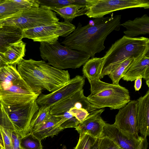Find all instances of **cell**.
Returning <instances> with one entry per match:
<instances>
[{
  "mask_svg": "<svg viewBox=\"0 0 149 149\" xmlns=\"http://www.w3.org/2000/svg\"><path fill=\"white\" fill-rule=\"evenodd\" d=\"M88 81L91 93L87 98L98 109L109 107L111 110L120 109L131 101L128 90L119 85L109 84L100 79Z\"/></svg>",
  "mask_w": 149,
  "mask_h": 149,
  "instance_id": "5",
  "label": "cell"
},
{
  "mask_svg": "<svg viewBox=\"0 0 149 149\" xmlns=\"http://www.w3.org/2000/svg\"><path fill=\"white\" fill-rule=\"evenodd\" d=\"M136 8L148 9L149 0H93L85 15L90 18H100L118 10Z\"/></svg>",
  "mask_w": 149,
  "mask_h": 149,
  "instance_id": "11",
  "label": "cell"
},
{
  "mask_svg": "<svg viewBox=\"0 0 149 149\" xmlns=\"http://www.w3.org/2000/svg\"><path fill=\"white\" fill-rule=\"evenodd\" d=\"M88 9V7L72 5L51 10L59 15L64 19V21L70 22L76 17L85 15Z\"/></svg>",
  "mask_w": 149,
  "mask_h": 149,
  "instance_id": "23",
  "label": "cell"
},
{
  "mask_svg": "<svg viewBox=\"0 0 149 149\" xmlns=\"http://www.w3.org/2000/svg\"><path fill=\"white\" fill-rule=\"evenodd\" d=\"M76 28L70 22L64 21L43 26L22 30V38L31 39L34 42L53 44L60 36L66 37Z\"/></svg>",
  "mask_w": 149,
  "mask_h": 149,
  "instance_id": "10",
  "label": "cell"
},
{
  "mask_svg": "<svg viewBox=\"0 0 149 149\" xmlns=\"http://www.w3.org/2000/svg\"><path fill=\"white\" fill-rule=\"evenodd\" d=\"M36 94L23 79L15 66L0 67V102L6 105L24 104L36 99Z\"/></svg>",
  "mask_w": 149,
  "mask_h": 149,
  "instance_id": "4",
  "label": "cell"
},
{
  "mask_svg": "<svg viewBox=\"0 0 149 149\" xmlns=\"http://www.w3.org/2000/svg\"><path fill=\"white\" fill-rule=\"evenodd\" d=\"M0 145L2 149H4V144L2 134L0 126Z\"/></svg>",
  "mask_w": 149,
  "mask_h": 149,
  "instance_id": "37",
  "label": "cell"
},
{
  "mask_svg": "<svg viewBox=\"0 0 149 149\" xmlns=\"http://www.w3.org/2000/svg\"><path fill=\"white\" fill-rule=\"evenodd\" d=\"M103 111L90 116L80 123L75 128L78 133L86 134L96 139L100 138L106 123L101 116Z\"/></svg>",
  "mask_w": 149,
  "mask_h": 149,
  "instance_id": "16",
  "label": "cell"
},
{
  "mask_svg": "<svg viewBox=\"0 0 149 149\" xmlns=\"http://www.w3.org/2000/svg\"><path fill=\"white\" fill-rule=\"evenodd\" d=\"M63 123L61 118L52 116L31 132L41 141L47 137H53L63 130L60 127Z\"/></svg>",
  "mask_w": 149,
  "mask_h": 149,
  "instance_id": "19",
  "label": "cell"
},
{
  "mask_svg": "<svg viewBox=\"0 0 149 149\" xmlns=\"http://www.w3.org/2000/svg\"><path fill=\"white\" fill-rule=\"evenodd\" d=\"M85 79L84 76L77 75L58 90L47 94H40L36 100L38 104L39 107H50L70 97L83 89Z\"/></svg>",
  "mask_w": 149,
  "mask_h": 149,
  "instance_id": "12",
  "label": "cell"
},
{
  "mask_svg": "<svg viewBox=\"0 0 149 149\" xmlns=\"http://www.w3.org/2000/svg\"><path fill=\"white\" fill-rule=\"evenodd\" d=\"M36 100L24 104L6 105L1 103L0 125L7 130L15 131L22 137L29 133L31 120L39 109Z\"/></svg>",
  "mask_w": 149,
  "mask_h": 149,
  "instance_id": "7",
  "label": "cell"
},
{
  "mask_svg": "<svg viewBox=\"0 0 149 149\" xmlns=\"http://www.w3.org/2000/svg\"><path fill=\"white\" fill-rule=\"evenodd\" d=\"M149 53L148 38H131L124 36L111 45L102 57L100 78L109 75L117 65L127 58L137 60Z\"/></svg>",
  "mask_w": 149,
  "mask_h": 149,
  "instance_id": "3",
  "label": "cell"
},
{
  "mask_svg": "<svg viewBox=\"0 0 149 149\" xmlns=\"http://www.w3.org/2000/svg\"><path fill=\"white\" fill-rule=\"evenodd\" d=\"M104 110L98 109L92 105L84 95L83 89L50 107L49 113L52 116H57L68 112L80 123L88 117Z\"/></svg>",
  "mask_w": 149,
  "mask_h": 149,
  "instance_id": "9",
  "label": "cell"
},
{
  "mask_svg": "<svg viewBox=\"0 0 149 149\" xmlns=\"http://www.w3.org/2000/svg\"><path fill=\"white\" fill-rule=\"evenodd\" d=\"M100 138L97 139L96 142L90 149H99Z\"/></svg>",
  "mask_w": 149,
  "mask_h": 149,
  "instance_id": "36",
  "label": "cell"
},
{
  "mask_svg": "<svg viewBox=\"0 0 149 149\" xmlns=\"http://www.w3.org/2000/svg\"><path fill=\"white\" fill-rule=\"evenodd\" d=\"M40 56L44 61L58 69H76L84 65L91 57L85 52L71 49L58 41L53 44L40 42Z\"/></svg>",
  "mask_w": 149,
  "mask_h": 149,
  "instance_id": "6",
  "label": "cell"
},
{
  "mask_svg": "<svg viewBox=\"0 0 149 149\" xmlns=\"http://www.w3.org/2000/svg\"><path fill=\"white\" fill-rule=\"evenodd\" d=\"M22 11L15 0H0V20L15 16Z\"/></svg>",
  "mask_w": 149,
  "mask_h": 149,
  "instance_id": "25",
  "label": "cell"
},
{
  "mask_svg": "<svg viewBox=\"0 0 149 149\" xmlns=\"http://www.w3.org/2000/svg\"><path fill=\"white\" fill-rule=\"evenodd\" d=\"M39 1L40 6H46L51 10L72 5L88 7L93 3V0H39Z\"/></svg>",
  "mask_w": 149,
  "mask_h": 149,
  "instance_id": "24",
  "label": "cell"
},
{
  "mask_svg": "<svg viewBox=\"0 0 149 149\" xmlns=\"http://www.w3.org/2000/svg\"><path fill=\"white\" fill-rule=\"evenodd\" d=\"M26 43L21 40L11 44L3 53L4 58L8 65H15L25 56Z\"/></svg>",
  "mask_w": 149,
  "mask_h": 149,
  "instance_id": "21",
  "label": "cell"
},
{
  "mask_svg": "<svg viewBox=\"0 0 149 149\" xmlns=\"http://www.w3.org/2000/svg\"><path fill=\"white\" fill-rule=\"evenodd\" d=\"M99 149H121L114 141L107 137L100 138Z\"/></svg>",
  "mask_w": 149,
  "mask_h": 149,
  "instance_id": "30",
  "label": "cell"
},
{
  "mask_svg": "<svg viewBox=\"0 0 149 149\" xmlns=\"http://www.w3.org/2000/svg\"><path fill=\"white\" fill-rule=\"evenodd\" d=\"M22 30L13 25L0 27V52L4 53L11 44L22 40Z\"/></svg>",
  "mask_w": 149,
  "mask_h": 149,
  "instance_id": "20",
  "label": "cell"
},
{
  "mask_svg": "<svg viewBox=\"0 0 149 149\" xmlns=\"http://www.w3.org/2000/svg\"><path fill=\"white\" fill-rule=\"evenodd\" d=\"M0 149H2V148H1V146H0Z\"/></svg>",
  "mask_w": 149,
  "mask_h": 149,
  "instance_id": "40",
  "label": "cell"
},
{
  "mask_svg": "<svg viewBox=\"0 0 149 149\" xmlns=\"http://www.w3.org/2000/svg\"><path fill=\"white\" fill-rule=\"evenodd\" d=\"M12 149H15L13 146Z\"/></svg>",
  "mask_w": 149,
  "mask_h": 149,
  "instance_id": "39",
  "label": "cell"
},
{
  "mask_svg": "<svg viewBox=\"0 0 149 149\" xmlns=\"http://www.w3.org/2000/svg\"><path fill=\"white\" fill-rule=\"evenodd\" d=\"M121 15L95 18L93 24L84 26L79 23L74 30L65 37L61 43L71 49L85 52L92 58L105 48L104 42L107 36L114 31H119Z\"/></svg>",
  "mask_w": 149,
  "mask_h": 149,
  "instance_id": "1",
  "label": "cell"
},
{
  "mask_svg": "<svg viewBox=\"0 0 149 149\" xmlns=\"http://www.w3.org/2000/svg\"><path fill=\"white\" fill-rule=\"evenodd\" d=\"M135 60L134 59L128 58L117 65L111 71L109 77L112 81V84L119 85L120 79L125 75L127 71Z\"/></svg>",
  "mask_w": 149,
  "mask_h": 149,
  "instance_id": "26",
  "label": "cell"
},
{
  "mask_svg": "<svg viewBox=\"0 0 149 149\" xmlns=\"http://www.w3.org/2000/svg\"><path fill=\"white\" fill-rule=\"evenodd\" d=\"M8 65L4 60L3 53L0 52V67Z\"/></svg>",
  "mask_w": 149,
  "mask_h": 149,
  "instance_id": "35",
  "label": "cell"
},
{
  "mask_svg": "<svg viewBox=\"0 0 149 149\" xmlns=\"http://www.w3.org/2000/svg\"><path fill=\"white\" fill-rule=\"evenodd\" d=\"M139 77L145 79L149 87V53L141 58L135 60L122 79L126 81H132Z\"/></svg>",
  "mask_w": 149,
  "mask_h": 149,
  "instance_id": "17",
  "label": "cell"
},
{
  "mask_svg": "<svg viewBox=\"0 0 149 149\" xmlns=\"http://www.w3.org/2000/svg\"><path fill=\"white\" fill-rule=\"evenodd\" d=\"M4 144V149H12L13 145L10 136L7 130L0 125Z\"/></svg>",
  "mask_w": 149,
  "mask_h": 149,
  "instance_id": "31",
  "label": "cell"
},
{
  "mask_svg": "<svg viewBox=\"0 0 149 149\" xmlns=\"http://www.w3.org/2000/svg\"><path fill=\"white\" fill-rule=\"evenodd\" d=\"M5 19L0 20V27L2 26V25H3L2 24V22H3V20Z\"/></svg>",
  "mask_w": 149,
  "mask_h": 149,
  "instance_id": "38",
  "label": "cell"
},
{
  "mask_svg": "<svg viewBox=\"0 0 149 149\" xmlns=\"http://www.w3.org/2000/svg\"><path fill=\"white\" fill-rule=\"evenodd\" d=\"M141 77H139L134 80V88L136 91H139L141 88L142 86Z\"/></svg>",
  "mask_w": 149,
  "mask_h": 149,
  "instance_id": "33",
  "label": "cell"
},
{
  "mask_svg": "<svg viewBox=\"0 0 149 149\" xmlns=\"http://www.w3.org/2000/svg\"><path fill=\"white\" fill-rule=\"evenodd\" d=\"M103 61L102 57H94L89 59L84 65L83 74L88 81L100 79V75Z\"/></svg>",
  "mask_w": 149,
  "mask_h": 149,
  "instance_id": "22",
  "label": "cell"
},
{
  "mask_svg": "<svg viewBox=\"0 0 149 149\" xmlns=\"http://www.w3.org/2000/svg\"><path fill=\"white\" fill-rule=\"evenodd\" d=\"M148 145L147 138L143 137L137 149H147Z\"/></svg>",
  "mask_w": 149,
  "mask_h": 149,
  "instance_id": "34",
  "label": "cell"
},
{
  "mask_svg": "<svg viewBox=\"0 0 149 149\" xmlns=\"http://www.w3.org/2000/svg\"><path fill=\"white\" fill-rule=\"evenodd\" d=\"M97 139L87 134L80 133L78 141L74 149H90Z\"/></svg>",
  "mask_w": 149,
  "mask_h": 149,
  "instance_id": "29",
  "label": "cell"
},
{
  "mask_svg": "<svg viewBox=\"0 0 149 149\" xmlns=\"http://www.w3.org/2000/svg\"><path fill=\"white\" fill-rule=\"evenodd\" d=\"M0 107H1V102H0Z\"/></svg>",
  "mask_w": 149,
  "mask_h": 149,
  "instance_id": "41",
  "label": "cell"
},
{
  "mask_svg": "<svg viewBox=\"0 0 149 149\" xmlns=\"http://www.w3.org/2000/svg\"><path fill=\"white\" fill-rule=\"evenodd\" d=\"M59 20L55 12L47 6H40L22 10L18 15L4 19L2 24L14 26L23 30L55 23Z\"/></svg>",
  "mask_w": 149,
  "mask_h": 149,
  "instance_id": "8",
  "label": "cell"
},
{
  "mask_svg": "<svg viewBox=\"0 0 149 149\" xmlns=\"http://www.w3.org/2000/svg\"><path fill=\"white\" fill-rule=\"evenodd\" d=\"M136 125L141 136L149 135V90L137 100Z\"/></svg>",
  "mask_w": 149,
  "mask_h": 149,
  "instance_id": "15",
  "label": "cell"
},
{
  "mask_svg": "<svg viewBox=\"0 0 149 149\" xmlns=\"http://www.w3.org/2000/svg\"><path fill=\"white\" fill-rule=\"evenodd\" d=\"M21 149H43L41 140L29 132L20 140Z\"/></svg>",
  "mask_w": 149,
  "mask_h": 149,
  "instance_id": "28",
  "label": "cell"
},
{
  "mask_svg": "<svg viewBox=\"0 0 149 149\" xmlns=\"http://www.w3.org/2000/svg\"><path fill=\"white\" fill-rule=\"evenodd\" d=\"M17 64L21 77L39 96L43 90L52 92L58 90L70 79L68 70L58 69L42 60L22 58Z\"/></svg>",
  "mask_w": 149,
  "mask_h": 149,
  "instance_id": "2",
  "label": "cell"
},
{
  "mask_svg": "<svg viewBox=\"0 0 149 149\" xmlns=\"http://www.w3.org/2000/svg\"><path fill=\"white\" fill-rule=\"evenodd\" d=\"M7 130L10 136L13 146L15 149H21L20 144L21 136L15 131Z\"/></svg>",
  "mask_w": 149,
  "mask_h": 149,
  "instance_id": "32",
  "label": "cell"
},
{
  "mask_svg": "<svg viewBox=\"0 0 149 149\" xmlns=\"http://www.w3.org/2000/svg\"><path fill=\"white\" fill-rule=\"evenodd\" d=\"M103 137L111 139L121 149H137L143 139L142 137L140 139H137L122 131L114 124L106 123L100 138Z\"/></svg>",
  "mask_w": 149,
  "mask_h": 149,
  "instance_id": "14",
  "label": "cell"
},
{
  "mask_svg": "<svg viewBox=\"0 0 149 149\" xmlns=\"http://www.w3.org/2000/svg\"><path fill=\"white\" fill-rule=\"evenodd\" d=\"M126 29L124 31L125 36L134 38L141 35L149 33V17L146 14L133 20H129L121 24Z\"/></svg>",
  "mask_w": 149,
  "mask_h": 149,
  "instance_id": "18",
  "label": "cell"
},
{
  "mask_svg": "<svg viewBox=\"0 0 149 149\" xmlns=\"http://www.w3.org/2000/svg\"><path fill=\"white\" fill-rule=\"evenodd\" d=\"M50 107H39L38 110L33 115L30 122L29 132H31L52 116L49 113Z\"/></svg>",
  "mask_w": 149,
  "mask_h": 149,
  "instance_id": "27",
  "label": "cell"
},
{
  "mask_svg": "<svg viewBox=\"0 0 149 149\" xmlns=\"http://www.w3.org/2000/svg\"><path fill=\"white\" fill-rule=\"evenodd\" d=\"M137 100L130 101L119 109L114 124L126 133L140 139L136 125Z\"/></svg>",
  "mask_w": 149,
  "mask_h": 149,
  "instance_id": "13",
  "label": "cell"
}]
</instances>
